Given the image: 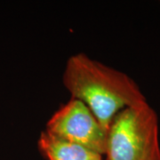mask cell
I'll return each instance as SVG.
<instances>
[{
	"label": "cell",
	"instance_id": "6da1fadb",
	"mask_svg": "<svg viewBox=\"0 0 160 160\" xmlns=\"http://www.w3.org/2000/svg\"><path fill=\"white\" fill-rule=\"evenodd\" d=\"M62 81L71 98L85 103L106 132L119 111L147 102L139 86L128 75L84 52L73 54L67 60Z\"/></svg>",
	"mask_w": 160,
	"mask_h": 160
},
{
	"label": "cell",
	"instance_id": "7a4b0ae2",
	"mask_svg": "<svg viewBox=\"0 0 160 160\" xmlns=\"http://www.w3.org/2000/svg\"><path fill=\"white\" fill-rule=\"evenodd\" d=\"M104 160H160L158 118L147 102L122 109L107 130Z\"/></svg>",
	"mask_w": 160,
	"mask_h": 160
},
{
	"label": "cell",
	"instance_id": "3957f363",
	"mask_svg": "<svg viewBox=\"0 0 160 160\" xmlns=\"http://www.w3.org/2000/svg\"><path fill=\"white\" fill-rule=\"evenodd\" d=\"M46 131L104 157L107 132L83 102L71 98L47 121Z\"/></svg>",
	"mask_w": 160,
	"mask_h": 160
},
{
	"label": "cell",
	"instance_id": "277c9868",
	"mask_svg": "<svg viewBox=\"0 0 160 160\" xmlns=\"http://www.w3.org/2000/svg\"><path fill=\"white\" fill-rule=\"evenodd\" d=\"M38 149L48 160H104L102 155L43 131Z\"/></svg>",
	"mask_w": 160,
	"mask_h": 160
}]
</instances>
